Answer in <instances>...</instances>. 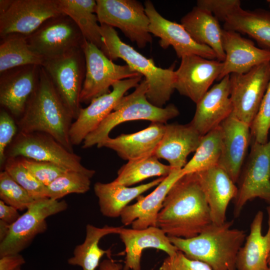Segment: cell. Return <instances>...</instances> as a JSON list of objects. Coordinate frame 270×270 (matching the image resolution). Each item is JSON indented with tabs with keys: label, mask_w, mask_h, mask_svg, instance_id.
<instances>
[{
	"label": "cell",
	"mask_w": 270,
	"mask_h": 270,
	"mask_svg": "<svg viewBox=\"0 0 270 270\" xmlns=\"http://www.w3.org/2000/svg\"><path fill=\"white\" fill-rule=\"evenodd\" d=\"M96 13L100 24L119 28L140 48L152 42L144 6L136 0H97Z\"/></svg>",
	"instance_id": "9c48e42d"
},
{
	"label": "cell",
	"mask_w": 270,
	"mask_h": 270,
	"mask_svg": "<svg viewBox=\"0 0 270 270\" xmlns=\"http://www.w3.org/2000/svg\"><path fill=\"white\" fill-rule=\"evenodd\" d=\"M224 29L246 34L262 48L270 50V12L262 9L254 10L242 8L228 15Z\"/></svg>",
	"instance_id": "f546056e"
},
{
	"label": "cell",
	"mask_w": 270,
	"mask_h": 270,
	"mask_svg": "<svg viewBox=\"0 0 270 270\" xmlns=\"http://www.w3.org/2000/svg\"><path fill=\"white\" fill-rule=\"evenodd\" d=\"M6 158L23 157L52 162L68 170L93 176L95 170L84 167L81 158L70 152L52 136L42 132H19L8 148Z\"/></svg>",
	"instance_id": "8992f818"
},
{
	"label": "cell",
	"mask_w": 270,
	"mask_h": 270,
	"mask_svg": "<svg viewBox=\"0 0 270 270\" xmlns=\"http://www.w3.org/2000/svg\"><path fill=\"white\" fill-rule=\"evenodd\" d=\"M196 105L190 124L203 136L220 126L232 112L230 75L208 90Z\"/></svg>",
	"instance_id": "44dd1931"
},
{
	"label": "cell",
	"mask_w": 270,
	"mask_h": 270,
	"mask_svg": "<svg viewBox=\"0 0 270 270\" xmlns=\"http://www.w3.org/2000/svg\"><path fill=\"white\" fill-rule=\"evenodd\" d=\"M267 2L268 3L269 6H270V0H267Z\"/></svg>",
	"instance_id": "f907efd6"
},
{
	"label": "cell",
	"mask_w": 270,
	"mask_h": 270,
	"mask_svg": "<svg viewBox=\"0 0 270 270\" xmlns=\"http://www.w3.org/2000/svg\"><path fill=\"white\" fill-rule=\"evenodd\" d=\"M18 126L5 110L0 112V164L3 166L6 160V150L14 139Z\"/></svg>",
	"instance_id": "60d3db41"
},
{
	"label": "cell",
	"mask_w": 270,
	"mask_h": 270,
	"mask_svg": "<svg viewBox=\"0 0 270 270\" xmlns=\"http://www.w3.org/2000/svg\"><path fill=\"white\" fill-rule=\"evenodd\" d=\"M22 162L42 184L47 186L55 179L70 170L56 164L19 157Z\"/></svg>",
	"instance_id": "ab89813d"
},
{
	"label": "cell",
	"mask_w": 270,
	"mask_h": 270,
	"mask_svg": "<svg viewBox=\"0 0 270 270\" xmlns=\"http://www.w3.org/2000/svg\"><path fill=\"white\" fill-rule=\"evenodd\" d=\"M26 262L20 254H8L0 257V270H14Z\"/></svg>",
	"instance_id": "ee69618b"
},
{
	"label": "cell",
	"mask_w": 270,
	"mask_h": 270,
	"mask_svg": "<svg viewBox=\"0 0 270 270\" xmlns=\"http://www.w3.org/2000/svg\"><path fill=\"white\" fill-rule=\"evenodd\" d=\"M232 224L233 221L212 222L194 237L168 238L188 258L204 262L212 270H236L238 255L246 236L244 230L232 228Z\"/></svg>",
	"instance_id": "3957f363"
},
{
	"label": "cell",
	"mask_w": 270,
	"mask_h": 270,
	"mask_svg": "<svg viewBox=\"0 0 270 270\" xmlns=\"http://www.w3.org/2000/svg\"><path fill=\"white\" fill-rule=\"evenodd\" d=\"M234 200V217H238L248 201L255 198L270 205V138L265 144L252 140L248 159L238 182Z\"/></svg>",
	"instance_id": "ba28073f"
},
{
	"label": "cell",
	"mask_w": 270,
	"mask_h": 270,
	"mask_svg": "<svg viewBox=\"0 0 270 270\" xmlns=\"http://www.w3.org/2000/svg\"><path fill=\"white\" fill-rule=\"evenodd\" d=\"M10 225L0 220V242H2L7 236L10 229Z\"/></svg>",
	"instance_id": "7dc6e473"
},
{
	"label": "cell",
	"mask_w": 270,
	"mask_h": 270,
	"mask_svg": "<svg viewBox=\"0 0 270 270\" xmlns=\"http://www.w3.org/2000/svg\"><path fill=\"white\" fill-rule=\"evenodd\" d=\"M73 119L78 116L80 95L86 75V60L81 48L46 59L42 66Z\"/></svg>",
	"instance_id": "52a82bcc"
},
{
	"label": "cell",
	"mask_w": 270,
	"mask_h": 270,
	"mask_svg": "<svg viewBox=\"0 0 270 270\" xmlns=\"http://www.w3.org/2000/svg\"><path fill=\"white\" fill-rule=\"evenodd\" d=\"M82 49L86 60V75L80 102L89 104L94 99L110 92L116 82L140 76L128 65L117 64L94 44L85 40Z\"/></svg>",
	"instance_id": "30bf717a"
},
{
	"label": "cell",
	"mask_w": 270,
	"mask_h": 270,
	"mask_svg": "<svg viewBox=\"0 0 270 270\" xmlns=\"http://www.w3.org/2000/svg\"><path fill=\"white\" fill-rule=\"evenodd\" d=\"M73 119L48 74L41 66L36 86L17 123L19 132H42L73 152L70 130Z\"/></svg>",
	"instance_id": "7a4b0ae2"
},
{
	"label": "cell",
	"mask_w": 270,
	"mask_h": 270,
	"mask_svg": "<svg viewBox=\"0 0 270 270\" xmlns=\"http://www.w3.org/2000/svg\"><path fill=\"white\" fill-rule=\"evenodd\" d=\"M58 2L62 12L75 22L84 39L100 48L102 36L96 13V0H58Z\"/></svg>",
	"instance_id": "d6a6232c"
},
{
	"label": "cell",
	"mask_w": 270,
	"mask_h": 270,
	"mask_svg": "<svg viewBox=\"0 0 270 270\" xmlns=\"http://www.w3.org/2000/svg\"><path fill=\"white\" fill-rule=\"evenodd\" d=\"M118 234L125 246L126 254L123 270H141V256L144 249L160 250L168 256H174L178 250L166 233L157 226L142 230L122 226Z\"/></svg>",
	"instance_id": "cb8c5ba5"
},
{
	"label": "cell",
	"mask_w": 270,
	"mask_h": 270,
	"mask_svg": "<svg viewBox=\"0 0 270 270\" xmlns=\"http://www.w3.org/2000/svg\"><path fill=\"white\" fill-rule=\"evenodd\" d=\"M101 50L110 60L121 58L134 70L144 76L148 84L146 98L152 104L162 108L168 101L174 89L175 64L168 68L157 66L148 58L122 42L114 28L100 24Z\"/></svg>",
	"instance_id": "277c9868"
},
{
	"label": "cell",
	"mask_w": 270,
	"mask_h": 270,
	"mask_svg": "<svg viewBox=\"0 0 270 270\" xmlns=\"http://www.w3.org/2000/svg\"><path fill=\"white\" fill-rule=\"evenodd\" d=\"M170 165L162 164L154 155L128 161L118 170L114 180L129 186L154 176L166 177L173 170Z\"/></svg>",
	"instance_id": "836d02e7"
},
{
	"label": "cell",
	"mask_w": 270,
	"mask_h": 270,
	"mask_svg": "<svg viewBox=\"0 0 270 270\" xmlns=\"http://www.w3.org/2000/svg\"><path fill=\"white\" fill-rule=\"evenodd\" d=\"M145 12L150 20V32L160 38L159 44L164 48H174L178 58L197 55L208 60H216V56L210 47L199 44L180 24L170 21L160 15L152 2H144Z\"/></svg>",
	"instance_id": "2e32d148"
},
{
	"label": "cell",
	"mask_w": 270,
	"mask_h": 270,
	"mask_svg": "<svg viewBox=\"0 0 270 270\" xmlns=\"http://www.w3.org/2000/svg\"><path fill=\"white\" fill-rule=\"evenodd\" d=\"M122 264L113 260L111 258L103 260L100 264L98 270H121Z\"/></svg>",
	"instance_id": "bcb514c9"
},
{
	"label": "cell",
	"mask_w": 270,
	"mask_h": 270,
	"mask_svg": "<svg viewBox=\"0 0 270 270\" xmlns=\"http://www.w3.org/2000/svg\"><path fill=\"white\" fill-rule=\"evenodd\" d=\"M196 6L212 13L218 20L223 21L231 13L241 8L239 0H198Z\"/></svg>",
	"instance_id": "7bdbcfd3"
},
{
	"label": "cell",
	"mask_w": 270,
	"mask_h": 270,
	"mask_svg": "<svg viewBox=\"0 0 270 270\" xmlns=\"http://www.w3.org/2000/svg\"><path fill=\"white\" fill-rule=\"evenodd\" d=\"M195 174L208 205L212 222L224 223L229 203L237 194L236 183L218 166Z\"/></svg>",
	"instance_id": "603a6c76"
},
{
	"label": "cell",
	"mask_w": 270,
	"mask_h": 270,
	"mask_svg": "<svg viewBox=\"0 0 270 270\" xmlns=\"http://www.w3.org/2000/svg\"><path fill=\"white\" fill-rule=\"evenodd\" d=\"M122 227L106 225L99 228L88 224L84 242L75 247L72 256L68 260V264L80 266L82 270H96L104 254L111 258L110 248L105 250L99 246L100 239L110 234H118Z\"/></svg>",
	"instance_id": "4dcf8cb0"
},
{
	"label": "cell",
	"mask_w": 270,
	"mask_h": 270,
	"mask_svg": "<svg viewBox=\"0 0 270 270\" xmlns=\"http://www.w3.org/2000/svg\"><path fill=\"white\" fill-rule=\"evenodd\" d=\"M142 76L118 81L108 94L94 99L88 106L81 108L78 116L72 123L70 137L72 144L78 145L110 114L130 89L136 88Z\"/></svg>",
	"instance_id": "9a60e30c"
},
{
	"label": "cell",
	"mask_w": 270,
	"mask_h": 270,
	"mask_svg": "<svg viewBox=\"0 0 270 270\" xmlns=\"http://www.w3.org/2000/svg\"><path fill=\"white\" fill-rule=\"evenodd\" d=\"M268 270H270V254L268 260Z\"/></svg>",
	"instance_id": "c3c4849f"
},
{
	"label": "cell",
	"mask_w": 270,
	"mask_h": 270,
	"mask_svg": "<svg viewBox=\"0 0 270 270\" xmlns=\"http://www.w3.org/2000/svg\"><path fill=\"white\" fill-rule=\"evenodd\" d=\"M41 66L26 65L0 73V104L16 117L23 114L38 84Z\"/></svg>",
	"instance_id": "ac0fdd59"
},
{
	"label": "cell",
	"mask_w": 270,
	"mask_h": 270,
	"mask_svg": "<svg viewBox=\"0 0 270 270\" xmlns=\"http://www.w3.org/2000/svg\"><path fill=\"white\" fill-rule=\"evenodd\" d=\"M148 84L143 79L130 94L123 96L110 114L83 142L87 148L108 138L112 130L118 125L131 120H146L166 124L180 114L177 107L170 104L160 108L151 104L146 98Z\"/></svg>",
	"instance_id": "5b68a950"
},
{
	"label": "cell",
	"mask_w": 270,
	"mask_h": 270,
	"mask_svg": "<svg viewBox=\"0 0 270 270\" xmlns=\"http://www.w3.org/2000/svg\"><path fill=\"white\" fill-rule=\"evenodd\" d=\"M165 177H160L147 184L128 187L114 180L108 183L96 182L94 186L102 214L108 218L120 216L128 204L146 191L158 186Z\"/></svg>",
	"instance_id": "83f0119b"
},
{
	"label": "cell",
	"mask_w": 270,
	"mask_h": 270,
	"mask_svg": "<svg viewBox=\"0 0 270 270\" xmlns=\"http://www.w3.org/2000/svg\"><path fill=\"white\" fill-rule=\"evenodd\" d=\"M163 136L154 155L168 162L174 168L182 169L186 158L198 146L202 136L190 124H165Z\"/></svg>",
	"instance_id": "d4e9b609"
},
{
	"label": "cell",
	"mask_w": 270,
	"mask_h": 270,
	"mask_svg": "<svg viewBox=\"0 0 270 270\" xmlns=\"http://www.w3.org/2000/svg\"><path fill=\"white\" fill-rule=\"evenodd\" d=\"M0 198L18 210H27L35 200L4 170L0 172Z\"/></svg>",
	"instance_id": "74e56055"
},
{
	"label": "cell",
	"mask_w": 270,
	"mask_h": 270,
	"mask_svg": "<svg viewBox=\"0 0 270 270\" xmlns=\"http://www.w3.org/2000/svg\"><path fill=\"white\" fill-rule=\"evenodd\" d=\"M26 36L32 49L45 60L81 48L86 40L75 22L64 14L47 20Z\"/></svg>",
	"instance_id": "4fadbf2b"
},
{
	"label": "cell",
	"mask_w": 270,
	"mask_h": 270,
	"mask_svg": "<svg viewBox=\"0 0 270 270\" xmlns=\"http://www.w3.org/2000/svg\"><path fill=\"white\" fill-rule=\"evenodd\" d=\"M14 270H21V266H20V267H18V268H16V269Z\"/></svg>",
	"instance_id": "681fc988"
},
{
	"label": "cell",
	"mask_w": 270,
	"mask_h": 270,
	"mask_svg": "<svg viewBox=\"0 0 270 270\" xmlns=\"http://www.w3.org/2000/svg\"><path fill=\"white\" fill-rule=\"evenodd\" d=\"M210 210L195 173L172 186L158 214L156 226L168 236L189 238L212 223Z\"/></svg>",
	"instance_id": "6da1fadb"
},
{
	"label": "cell",
	"mask_w": 270,
	"mask_h": 270,
	"mask_svg": "<svg viewBox=\"0 0 270 270\" xmlns=\"http://www.w3.org/2000/svg\"><path fill=\"white\" fill-rule=\"evenodd\" d=\"M0 38V73L20 66L43 65L45 58L32 49L26 36L10 34Z\"/></svg>",
	"instance_id": "1f68e13d"
},
{
	"label": "cell",
	"mask_w": 270,
	"mask_h": 270,
	"mask_svg": "<svg viewBox=\"0 0 270 270\" xmlns=\"http://www.w3.org/2000/svg\"><path fill=\"white\" fill-rule=\"evenodd\" d=\"M268 229L262 234L264 214H255L250 226L249 234L240 248L237 257L236 270H268L270 254V205L266 208Z\"/></svg>",
	"instance_id": "4316f807"
},
{
	"label": "cell",
	"mask_w": 270,
	"mask_h": 270,
	"mask_svg": "<svg viewBox=\"0 0 270 270\" xmlns=\"http://www.w3.org/2000/svg\"><path fill=\"white\" fill-rule=\"evenodd\" d=\"M180 24L194 41L210 47L216 54L217 60L224 61L226 54L222 44V29L218 20L212 13L196 6L182 18Z\"/></svg>",
	"instance_id": "f1b7e54d"
},
{
	"label": "cell",
	"mask_w": 270,
	"mask_h": 270,
	"mask_svg": "<svg viewBox=\"0 0 270 270\" xmlns=\"http://www.w3.org/2000/svg\"><path fill=\"white\" fill-rule=\"evenodd\" d=\"M222 44L226 58L217 80L232 74H244L256 66L270 62V50L259 48L236 32L222 29Z\"/></svg>",
	"instance_id": "ffe728a7"
},
{
	"label": "cell",
	"mask_w": 270,
	"mask_h": 270,
	"mask_svg": "<svg viewBox=\"0 0 270 270\" xmlns=\"http://www.w3.org/2000/svg\"><path fill=\"white\" fill-rule=\"evenodd\" d=\"M3 166L4 170L26 190L34 200L48 198L46 186L30 173L19 157L8 158Z\"/></svg>",
	"instance_id": "8d00e7d4"
},
{
	"label": "cell",
	"mask_w": 270,
	"mask_h": 270,
	"mask_svg": "<svg viewBox=\"0 0 270 270\" xmlns=\"http://www.w3.org/2000/svg\"><path fill=\"white\" fill-rule=\"evenodd\" d=\"M222 67L223 62L217 60L197 55L185 56L175 70L174 89L196 104L217 80Z\"/></svg>",
	"instance_id": "e0dca14e"
},
{
	"label": "cell",
	"mask_w": 270,
	"mask_h": 270,
	"mask_svg": "<svg viewBox=\"0 0 270 270\" xmlns=\"http://www.w3.org/2000/svg\"><path fill=\"white\" fill-rule=\"evenodd\" d=\"M252 140L265 144L270 130V80L258 112L250 126Z\"/></svg>",
	"instance_id": "f35d334b"
},
{
	"label": "cell",
	"mask_w": 270,
	"mask_h": 270,
	"mask_svg": "<svg viewBox=\"0 0 270 270\" xmlns=\"http://www.w3.org/2000/svg\"><path fill=\"white\" fill-rule=\"evenodd\" d=\"M160 270H212L206 263L188 258L178 250L172 256H168L162 262Z\"/></svg>",
	"instance_id": "b9f144b4"
},
{
	"label": "cell",
	"mask_w": 270,
	"mask_h": 270,
	"mask_svg": "<svg viewBox=\"0 0 270 270\" xmlns=\"http://www.w3.org/2000/svg\"><path fill=\"white\" fill-rule=\"evenodd\" d=\"M68 206L64 200L48 198L35 200L10 225L7 236L0 242V257L20 254L30 244L36 235L46 231L48 217L65 210Z\"/></svg>",
	"instance_id": "8fae6325"
},
{
	"label": "cell",
	"mask_w": 270,
	"mask_h": 270,
	"mask_svg": "<svg viewBox=\"0 0 270 270\" xmlns=\"http://www.w3.org/2000/svg\"><path fill=\"white\" fill-rule=\"evenodd\" d=\"M220 126L222 134V149L218 166L236 184L252 142L250 126L232 114Z\"/></svg>",
	"instance_id": "d6986e66"
},
{
	"label": "cell",
	"mask_w": 270,
	"mask_h": 270,
	"mask_svg": "<svg viewBox=\"0 0 270 270\" xmlns=\"http://www.w3.org/2000/svg\"><path fill=\"white\" fill-rule=\"evenodd\" d=\"M92 177L82 172L68 170L46 186L47 196L58 200L68 194L86 193L90 188Z\"/></svg>",
	"instance_id": "d590c367"
},
{
	"label": "cell",
	"mask_w": 270,
	"mask_h": 270,
	"mask_svg": "<svg viewBox=\"0 0 270 270\" xmlns=\"http://www.w3.org/2000/svg\"><path fill=\"white\" fill-rule=\"evenodd\" d=\"M184 175L182 169L174 168L151 193L145 196H140L136 203L123 210L120 216L122 224H131L135 230L156 226L158 216L165 198L174 184Z\"/></svg>",
	"instance_id": "7402d4cb"
},
{
	"label": "cell",
	"mask_w": 270,
	"mask_h": 270,
	"mask_svg": "<svg viewBox=\"0 0 270 270\" xmlns=\"http://www.w3.org/2000/svg\"><path fill=\"white\" fill-rule=\"evenodd\" d=\"M232 114L250 126L270 80V62L244 74H230Z\"/></svg>",
	"instance_id": "7c38bea8"
},
{
	"label": "cell",
	"mask_w": 270,
	"mask_h": 270,
	"mask_svg": "<svg viewBox=\"0 0 270 270\" xmlns=\"http://www.w3.org/2000/svg\"><path fill=\"white\" fill-rule=\"evenodd\" d=\"M64 14L58 0H10L0 11V36L20 34L28 36L46 20Z\"/></svg>",
	"instance_id": "5bb4252c"
},
{
	"label": "cell",
	"mask_w": 270,
	"mask_h": 270,
	"mask_svg": "<svg viewBox=\"0 0 270 270\" xmlns=\"http://www.w3.org/2000/svg\"><path fill=\"white\" fill-rule=\"evenodd\" d=\"M20 216L18 210L0 200V220L12 225Z\"/></svg>",
	"instance_id": "f6af8a7d"
},
{
	"label": "cell",
	"mask_w": 270,
	"mask_h": 270,
	"mask_svg": "<svg viewBox=\"0 0 270 270\" xmlns=\"http://www.w3.org/2000/svg\"><path fill=\"white\" fill-rule=\"evenodd\" d=\"M166 124L152 122L146 128L136 132L121 134L108 138L97 144L115 151L122 159L128 161L148 157L154 154L165 130Z\"/></svg>",
	"instance_id": "484cf974"
},
{
	"label": "cell",
	"mask_w": 270,
	"mask_h": 270,
	"mask_svg": "<svg viewBox=\"0 0 270 270\" xmlns=\"http://www.w3.org/2000/svg\"><path fill=\"white\" fill-rule=\"evenodd\" d=\"M222 138L220 126L203 136L194 154L182 168L184 174L196 173L218 166Z\"/></svg>",
	"instance_id": "e575fe53"
}]
</instances>
